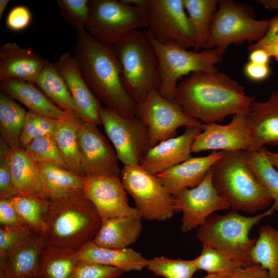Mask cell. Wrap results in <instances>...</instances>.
Returning a JSON list of instances; mask_svg holds the SVG:
<instances>
[{
    "label": "cell",
    "instance_id": "1",
    "mask_svg": "<svg viewBox=\"0 0 278 278\" xmlns=\"http://www.w3.org/2000/svg\"><path fill=\"white\" fill-rule=\"evenodd\" d=\"M254 100L245 95L243 86L219 71L190 74L178 83L176 94L187 115L206 124L248 113Z\"/></svg>",
    "mask_w": 278,
    "mask_h": 278
},
{
    "label": "cell",
    "instance_id": "2",
    "mask_svg": "<svg viewBox=\"0 0 278 278\" xmlns=\"http://www.w3.org/2000/svg\"><path fill=\"white\" fill-rule=\"evenodd\" d=\"M74 57L86 83L101 103L123 116H136L137 103L123 85L112 45L97 40L85 29L78 30Z\"/></svg>",
    "mask_w": 278,
    "mask_h": 278
},
{
    "label": "cell",
    "instance_id": "3",
    "mask_svg": "<svg viewBox=\"0 0 278 278\" xmlns=\"http://www.w3.org/2000/svg\"><path fill=\"white\" fill-rule=\"evenodd\" d=\"M102 223L83 190L49 201L41 235L48 246L77 250L94 239Z\"/></svg>",
    "mask_w": 278,
    "mask_h": 278
},
{
    "label": "cell",
    "instance_id": "4",
    "mask_svg": "<svg viewBox=\"0 0 278 278\" xmlns=\"http://www.w3.org/2000/svg\"><path fill=\"white\" fill-rule=\"evenodd\" d=\"M242 152L223 151L211 168L213 183L232 210L256 213L273 200L246 163Z\"/></svg>",
    "mask_w": 278,
    "mask_h": 278
},
{
    "label": "cell",
    "instance_id": "5",
    "mask_svg": "<svg viewBox=\"0 0 278 278\" xmlns=\"http://www.w3.org/2000/svg\"><path fill=\"white\" fill-rule=\"evenodd\" d=\"M275 211L272 205L264 212L251 216L240 214L233 210L223 215L214 213L198 228L197 238L202 245L222 253L242 268L251 266L255 264L250 253L256 238H250V232Z\"/></svg>",
    "mask_w": 278,
    "mask_h": 278
},
{
    "label": "cell",
    "instance_id": "6",
    "mask_svg": "<svg viewBox=\"0 0 278 278\" xmlns=\"http://www.w3.org/2000/svg\"><path fill=\"white\" fill-rule=\"evenodd\" d=\"M123 85L138 103L159 86L158 61L146 30L131 31L112 45Z\"/></svg>",
    "mask_w": 278,
    "mask_h": 278
},
{
    "label": "cell",
    "instance_id": "7",
    "mask_svg": "<svg viewBox=\"0 0 278 278\" xmlns=\"http://www.w3.org/2000/svg\"><path fill=\"white\" fill-rule=\"evenodd\" d=\"M146 32L157 55L160 81L158 91L164 97L176 101L178 82L185 75L218 71L215 64L222 61L224 54L218 48L193 52L176 44H161Z\"/></svg>",
    "mask_w": 278,
    "mask_h": 278
},
{
    "label": "cell",
    "instance_id": "8",
    "mask_svg": "<svg viewBox=\"0 0 278 278\" xmlns=\"http://www.w3.org/2000/svg\"><path fill=\"white\" fill-rule=\"evenodd\" d=\"M203 49L218 48L224 53L232 44L256 42L266 34L271 19L257 20L252 8L231 0L218 1Z\"/></svg>",
    "mask_w": 278,
    "mask_h": 278
},
{
    "label": "cell",
    "instance_id": "9",
    "mask_svg": "<svg viewBox=\"0 0 278 278\" xmlns=\"http://www.w3.org/2000/svg\"><path fill=\"white\" fill-rule=\"evenodd\" d=\"M144 8L148 20L147 31L155 41L195 49L196 33L186 12L183 0H123Z\"/></svg>",
    "mask_w": 278,
    "mask_h": 278
},
{
    "label": "cell",
    "instance_id": "10",
    "mask_svg": "<svg viewBox=\"0 0 278 278\" xmlns=\"http://www.w3.org/2000/svg\"><path fill=\"white\" fill-rule=\"evenodd\" d=\"M147 27L143 8L123 0H90L85 30L99 41L113 45L127 33Z\"/></svg>",
    "mask_w": 278,
    "mask_h": 278
},
{
    "label": "cell",
    "instance_id": "11",
    "mask_svg": "<svg viewBox=\"0 0 278 278\" xmlns=\"http://www.w3.org/2000/svg\"><path fill=\"white\" fill-rule=\"evenodd\" d=\"M120 178L142 218L165 221L176 213L175 197L157 175L139 165H125L121 170Z\"/></svg>",
    "mask_w": 278,
    "mask_h": 278
},
{
    "label": "cell",
    "instance_id": "12",
    "mask_svg": "<svg viewBox=\"0 0 278 278\" xmlns=\"http://www.w3.org/2000/svg\"><path fill=\"white\" fill-rule=\"evenodd\" d=\"M136 116L147 128L149 148L175 137L181 127L203 128L200 121L187 115L176 101L164 97L158 90L151 91L137 103Z\"/></svg>",
    "mask_w": 278,
    "mask_h": 278
},
{
    "label": "cell",
    "instance_id": "13",
    "mask_svg": "<svg viewBox=\"0 0 278 278\" xmlns=\"http://www.w3.org/2000/svg\"><path fill=\"white\" fill-rule=\"evenodd\" d=\"M101 125L118 160L125 165H139L149 149L148 130L136 116L125 117L115 111L102 107Z\"/></svg>",
    "mask_w": 278,
    "mask_h": 278
},
{
    "label": "cell",
    "instance_id": "14",
    "mask_svg": "<svg viewBox=\"0 0 278 278\" xmlns=\"http://www.w3.org/2000/svg\"><path fill=\"white\" fill-rule=\"evenodd\" d=\"M174 197L175 211L182 213L183 233L198 228L215 212L230 208L213 185L212 169L199 184L185 188Z\"/></svg>",
    "mask_w": 278,
    "mask_h": 278
},
{
    "label": "cell",
    "instance_id": "15",
    "mask_svg": "<svg viewBox=\"0 0 278 278\" xmlns=\"http://www.w3.org/2000/svg\"><path fill=\"white\" fill-rule=\"evenodd\" d=\"M97 126L83 122L77 143L84 178L120 176L121 170L113 146Z\"/></svg>",
    "mask_w": 278,
    "mask_h": 278
},
{
    "label": "cell",
    "instance_id": "16",
    "mask_svg": "<svg viewBox=\"0 0 278 278\" xmlns=\"http://www.w3.org/2000/svg\"><path fill=\"white\" fill-rule=\"evenodd\" d=\"M83 190L102 221L120 217L142 219L137 210L129 204L120 176L84 178Z\"/></svg>",
    "mask_w": 278,
    "mask_h": 278
},
{
    "label": "cell",
    "instance_id": "17",
    "mask_svg": "<svg viewBox=\"0 0 278 278\" xmlns=\"http://www.w3.org/2000/svg\"><path fill=\"white\" fill-rule=\"evenodd\" d=\"M247 113L233 115L230 123L225 125L216 123L203 124L202 131L193 143L192 152L249 150L251 141Z\"/></svg>",
    "mask_w": 278,
    "mask_h": 278
},
{
    "label": "cell",
    "instance_id": "18",
    "mask_svg": "<svg viewBox=\"0 0 278 278\" xmlns=\"http://www.w3.org/2000/svg\"><path fill=\"white\" fill-rule=\"evenodd\" d=\"M203 128L187 127L180 135L160 142L148 149L139 165L157 175L192 158V148Z\"/></svg>",
    "mask_w": 278,
    "mask_h": 278
},
{
    "label": "cell",
    "instance_id": "19",
    "mask_svg": "<svg viewBox=\"0 0 278 278\" xmlns=\"http://www.w3.org/2000/svg\"><path fill=\"white\" fill-rule=\"evenodd\" d=\"M55 63L77 107L80 118L85 123L101 125L100 113L103 107L86 83L74 57L64 53Z\"/></svg>",
    "mask_w": 278,
    "mask_h": 278
},
{
    "label": "cell",
    "instance_id": "20",
    "mask_svg": "<svg viewBox=\"0 0 278 278\" xmlns=\"http://www.w3.org/2000/svg\"><path fill=\"white\" fill-rule=\"evenodd\" d=\"M47 61L30 47L7 42L0 47V80L19 79L35 84Z\"/></svg>",
    "mask_w": 278,
    "mask_h": 278
},
{
    "label": "cell",
    "instance_id": "21",
    "mask_svg": "<svg viewBox=\"0 0 278 278\" xmlns=\"http://www.w3.org/2000/svg\"><path fill=\"white\" fill-rule=\"evenodd\" d=\"M247 116L251 141L248 150L258 151L266 144L278 145V90L266 101L254 100Z\"/></svg>",
    "mask_w": 278,
    "mask_h": 278
},
{
    "label": "cell",
    "instance_id": "22",
    "mask_svg": "<svg viewBox=\"0 0 278 278\" xmlns=\"http://www.w3.org/2000/svg\"><path fill=\"white\" fill-rule=\"evenodd\" d=\"M45 245L41 234L32 233L9 254L1 258L0 275L5 278L40 276L41 255Z\"/></svg>",
    "mask_w": 278,
    "mask_h": 278
},
{
    "label": "cell",
    "instance_id": "23",
    "mask_svg": "<svg viewBox=\"0 0 278 278\" xmlns=\"http://www.w3.org/2000/svg\"><path fill=\"white\" fill-rule=\"evenodd\" d=\"M223 151H214L204 157L189 159L157 175L167 190L173 196L185 188L199 184L220 159Z\"/></svg>",
    "mask_w": 278,
    "mask_h": 278
},
{
    "label": "cell",
    "instance_id": "24",
    "mask_svg": "<svg viewBox=\"0 0 278 278\" xmlns=\"http://www.w3.org/2000/svg\"><path fill=\"white\" fill-rule=\"evenodd\" d=\"M77 252L79 261L116 267L124 272L140 271L147 268L148 260L131 248H106L93 241L77 249Z\"/></svg>",
    "mask_w": 278,
    "mask_h": 278
},
{
    "label": "cell",
    "instance_id": "25",
    "mask_svg": "<svg viewBox=\"0 0 278 278\" xmlns=\"http://www.w3.org/2000/svg\"><path fill=\"white\" fill-rule=\"evenodd\" d=\"M0 89L25 106L28 111L37 114L60 119L72 113L59 108L30 82L14 79H1Z\"/></svg>",
    "mask_w": 278,
    "mask_h": 278
},
{
    "label": "cell",
    "instance_id": "26",
    "mask_svg": "<svg viewBox=\"0 0 278 278\" xmlns=\"http://www.w3.org/2000/svg\"><path fill=\"white\" fill-rule=\"evenodd\" d=\"M140 218L120 217L102 221L93 241L103 248H128L140 236L142 230Z\"/></svg>",
    "mask_w": 278,
    "mask_h": 278
},
{
    "label": "cell",
    "instance_id": "27",
    "mask_svg": "<svg viewBox=\"0 0 278 278\" xmlns=\"http://www.w3.org/2000/svg\"><path fill=\"white\" fill-rule=\"evenodd\" d=\"M36 164L41 182V198L50 201L83 190L84 177L56 166Z\"/></svg>",
    "mask_w": 278,
    "mask_h": 278
},
{
    "label": "cell",
    "instance_id": "28",
    "mask_svg": "<svg viewBox=\"0 0 278 278\" xmlns=\"http://www.w3.org/2000/svg\"><path fill=\"white\" fill-rule=\"evenodd\" d=\"M8 158L12 183L18 193L41 197L42 186L38 168L23 148H10Z\"/></svg>",
    "mask_w": 278,
    "mask_h": 278
},
{
    "label": "cell",
    "instance_id": "29",
    "mask_svg": "<svg viewBox=\"0 0 278 278\" xmlns=\"http://www.w3.org/2000/svg\"><path fill=\"white\" fill-rule=\"evenodd\" d=\"M83 122L77 115L72 113L59 119L53 136L67 169L84 177L77 143V132Z\"/></svg>",
    "mask_w": 278,
    "mask_h": 278
},
{
    "label": "cell",
    "instance_id": "30",
    "mask_svg": "<svg viewBox=\"0 0 278 278\" xmlns=\"http://www.w3.org/2000/svg\"><path fill=\"white\" fill-rule=\"evenodd\" d=\"M79 262L77 250L45 245L40 258V276L71 278Z\"/></svg>",
    "mask_w": 278,
    "mask_h": 278
},
{
    "label": "cell",
    "instance_id": "31",
    "mask_svg": "<svg viewBox=\"0 0 278 278\" xmlns=\"http://www.w3.org/2000/svg\"><path fill=\"white\" fill-rule=\"evenodd\" d=\"M27 111L14 98L1 91V138L10 148L21 146L20 137Z\"/></svg>",
    "mask_w": 278,
    "mask_h": 278
},
{
    "label": "cell",
    "instance_id": "32",
    "mask_svg": "<svg viewBox=\"0 0 278 278\" xmlns=\"http://www.w3.org/2000/svg\"><path fill=\"white\" fill-rule=\"evenodd\" d=\"M36 84L59 108L79 117L77 107L55 63L46 62Z\"/></svg>",
    "mask_w": 278,
    "mask_h": 278
},
{
    "label": "cell",
    "instance_id": "33",
    "mask_svg": "<svg viewBox=\"0 0 278 278\" xmlns=\"http://www.w3.org/2000/svg\"><path fill=\"white\" fill-rule=\"evenodd\" d=\"M250 257L254 264L267 271V278H278V229L269 225L261 227Z\"/></svg>",
    "mask_w": 278,
    "mask_h": 278
},
{
    "label": "cell",
    "instance_id": "34",
    "mask_svg": "<svg viewBox=\"0 0 278 278\" xmlns=\"http://www.w3.org/2000/svg\"><path fill=\"white\" fill-rule=\"evenodd\" d=\"M244 159L255 177L273 200L278 212V170L261 148L242 152Z\"/></svg>",
    "mask_w": 278,
    "mask_h": 278
},
{
    "label": "cell",
    "instance_id": "35",
    "mask_svg": "<svg viewBox=\"0 0 278 278\" xmlns=\"http://www.w3.org/2000/svg\"><path fill=\"white\" fill-rule=\"evenodd\" d=\"M186 11L196 33L195 51L203 49L209 34L211 24L217 10V0H183Z\"/></svg>",
    "mask_w": 278,
    "mask_h": 278
},
{
    "label": "cell",
    "instance_id": "36",
    "mask_svg": "<svg viewBox=\"0 0 278 278\" xmlns=\"http://www.w3.org/2000/svg\"><path fill=\"white\" fill-rule=\"evenodd\" d=\"M10 199L25 224L33 232L41 234L49 201L40 197L23 195Z\"/></svg>",
    "mask_w": 278,
    "mask_h": 278
},
{
    "label": "cell",
    "instance_id": "37",
    "mask_svg": "<svg viewBox=\"0 0 278 278\" xmlns=\"http://www.w3.org/2000/svg\"><path fill=\"white\" fill-rule=\"evenodd\" d=\"M23 149L36 164L52 165L67 170L52 135H46L36 138Z\"/></svg>",
    "mask_w": 278,
    "mask_h": 278
},
{
    "label": "cell",
    "instance_id": "38",
    "mask_svg": "<svg viewBox=\"0 0 278 278\" xmlns=\"http://www.w3.org/2000/svg\"><path fill=\"white\" fill-rule=\"evenodd\" d=\"M147 268L156 275L165 278H193L198 270L194 259H171L164 256L148 259Z\"/></svg>",
    "mask_w": 278,
    "mask_h": 278
},
{
    "label": "cell",
    "instance_id": "39",
    "mask_svg": "<svg viewBox=\"0 0 278 278\" xmlns=\"http://www.w3.org/2000/svg\"><path fill=\"white\" fill-rule=\"evenodd\" d=\"M196 267L207 273H233L242 268L237 262L215 249L202 245L200 254L194 259Z\"/></svg>",
    "mask_w": 278,
    "mask_h": 278
},
{
    "label": "cell",
    "instance_id": "40",
    "mask_svg": "<svg viewBox=\"0 0 278 278\" xmlns=\"http://www.w3.org/2000/svg\"><path fill=\"white\" fill-rule=\"evenodd\" d=\"M59 119L27 111L20 137V145L24 148L32 140L46 135L54 136Z\"/></svg>",
    "mask_w": 278,
    "mask_h": 278
},
{
    "label": "cell",
    "instance_id": "41",
    "mask_svg": "<svg viewBox=\"0 0 278 278\" xmlns=\"http://www.w3.org/2000/svg\"><path fill=\"white\" fill-rule=\"evenodd\" d=\"M90 0H58L60 14L78 30L85 29L89 14Z\"/></svg>",
    "mask_w": 278,
    "mask_h": 278
},
{
    "label": "cell",
    "instance_id": "42",
    "mask_svg": "<svg viewBox=\"0 0 278 278\" xmlns=\"http://www.w3.org/2000/svg\"><path fill=\"white\" fill-rule=\"evenodd\" d=\"M33 232L27 225L0 228V258L9 254Z\"/></svg>",
    "mask_w": 278,
    "mask_h": 278
},
{
    "label": "cell",
    "instance_id": "43",
    "mask_svg": "<svg viewBox=\"0 0 278 278\" xmlns=\"http://www.w3.org/2000/svg\"><path fill=\"white\" fill-rule=\"evenodd\" d=\"M10 147L0 139V198L10 199L20 195L14 187L12 180L10 165L8 158Z\"/></svg>",
    "mask_w": 278,
    "mask_h": 278
},
{
    "label": "cell",
    "instance_id": "44",
    "mask_svg": "<svg viewBox=\"0 0 278 278\" xmlns=\"http://www.w3.org/2000/svg\"><path fill=\"white\" fill-rule=\"evenodd\" d=\"M124 273L116 267L79 261L71 278H118Z\"/></svg>",
    "mask_w": 278,
    "mask_h": 278
},
{
    "label": "cell",
    "instance_id": "45",
    "mask_svg": "<svg viewBox=\"0 0 278 278\" xmlns=\"http://www.w3.org/2000/svg\"><path fill=\"white\" fill-rule=\"evenodd\" d=\"M31 19L32 14L28 8L19 5L10 11L6 19V24L10 30L19 31L28 27Z\"/></svg>",
    "mask_w": 278,
    "mask_h": 278
},
{
    "label": "cell",
    "instance_id": "46",
    "mask_svg": "<svg viewBox=\"0 0 278 278\" xmlns=\"http://www.w3.org/2000/svg\"><path fill=\"white\" fill-rule=\"evenodd\" d=\"M0 223L2 227H21L25 225L11 199H0Z\"/></svg>",
    "mask_w": 278,
    "mask_h": 278
},
{
    "label": "cell",
    "instance_id": "47",
    "mask_svg": "<svg viewBox=\"0 0 278 278\" xmlns=\"http://www.w3.org/2000/svg\"><path fill=\"white\" fill-rule=\"evenodd\" d=\"M247 78L254 81H261L266 79L270 75L271 70L268 65L248 62L244 68Z\"/></svg>",
    "mask_w": 278,
    "mask_h": 278
},
{
    "label": "cell",
    "instance_id": "48",
    "mask_svg": "<svg viewBox=\"0 0 278 278\" xmlns=\"http://www.w3.org/2000/svg\"><path fill=\"white\" fill-rule=\"evenodd\" d=\"M267 271L259 265L239 268L232 274L231 278H267Z\"/></svg>",
    "mask_w": 278,
    "mask_h": 278
},
{
    "label": "cell",
    "instance_id": "49",
    "mask_svg": "<svg viewBox=\"0 0 278 278\" xmlns=\"http://www.w3.org/2000/svg\"><path fill=\"white\" fill-rule=\"evenodd\" d=\"M278 38V15L271 19V23L266 34L258 42L248 46L249 51L271 43Z\"/></svg>",
    "mask_w": 278,
    "mask_h": 278
},
{
    "label": "cell",
    "instance_id": "50",
    "mask_svg": "<svg viewBox=\"0 0 278 278\" xmlns=\"http://www.w3.org/2000/svg\"><path fill=\"white\" fill-rule=\"evenodd\" d=\"M270 55L264 49H255L250 51V62L263 65H268Z\"/></svg>",
    "mask_w": 278,
    "mask_h": 278
},
{
    "label": "cell",
    "instance_id": "51",
    "mask_svg": "<svg viewBox=\"0 0 278 278\" xmlns=\"http://www.w3.org/2000/svg\"><path fill=\"white\" fill-rule=\"evenodd\" d=\"M260 48L265 50L270 57H274L278 61V38Z\"/></svg>",
    "mask_w": 278,
    "mask_h": 278
},
{
    "label": "cell",
    "instance_id": "52",
    "mask_svg": "<svg viewBox=\"0 0 278 278\" xmlns=\"http://www.w3.org/2000/svg\"><path fill=\"white\" fill-rule=\"evenodd\" d=\"M269 10H278V0H258L256 1Z\"/></svg>",
    "mask_w": 278,
    "mask_h": 278
},
{
    "label": "cell",
    "instance_id": "53",
    "mask_svg": "<svg viewBox=\"0 0 278 278\" xmlns=\"http://www.w3.org/2000/svg\"><path fill=\"white\" fill-rule=\"evenodd\" d=\"M263 151L266 154L271 163L278 170V152H273L266 149L264 147L262 148Z\"/></svg>",
    "mask_w": 278,
    "mask_h": 278
},
{
    "label": "cell",
    "instance_id": "54",
    "mask_svg": "<svg viewBox=\"0 0 278 278\" xmlns=\"http://www.w3.org/2000/svg\"><path fill=\"white\" fill-rule=\"evenodd\" d=\"M233 274L231 273H207L202 278H231Z\"/></svg>",
    "mask_w": 278,
    "mask_h": 278
},
{
    "label": "cell",
    "instance_id": "55",
    "mask_svg": "<svg viewBox=\"0 0 278 278\" xmlns=\"http://www.w3.org/2000/svg\"><path fill=\"white\" fill-rule=\"evenodd\" d=\"M9 2V0H0V18L3 15Z\"/></svg>",
    "mask_w": 278,
    "mask_h": 278
},
{
    "label": "cell",
    "instance_id": "56",
    "mask_svg": "<svg viewBox=\"0 0 278 278\" xmlns=\"http://www.w3.org/2000/svg\"><path fill=\"white\" fill-rule=\"evenodd\" d=\"M27 278H44V277L42 276H37V277H27Z\"/></svg>",
    "mask_w": 278,
    "mask_h": 278
},
{
    "label": "cell",
    "instance_id": "57",
    "mask_svg": "<svg viewBox=\"0 0 278 278\" xmlns=\"http://www.w3.org/2000/svg\"><path fill=\"white\" fill-rule=\"evenodd\" d=\"M0 278H5V277H4L3 276L0 275Z\"/></svg>",
    "mask_w": 278,
    "mask_h": 278
}]
</instances>
